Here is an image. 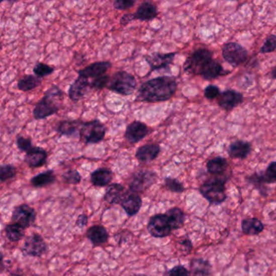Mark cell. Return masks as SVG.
Returning a JSON list of instances; mask_svg holds the SVG:
<instances>
[{
	"label": "cell",
	"instance_id": "1",
	"mask_svg": "<svg viewBox=\"0 0 276 276\" xmlns=\"http://www.w3.org/2000/svg\"><path fill=\"white\" fill-rule=\"evenodd\" d=\"M177 81L173 76L156 77L142 83L139 87L136 102L157 103L166 102L176 94Z\"/></svg>",
	"mask_w": 276,
	"mask_h": 276
},
{
	"label": "cell",
	"instance_id": "2",
	"mask_svg": "<svg viewBox=\"0 0 276 276\" xmlns=\"http://www.w3.org/2000/svg\"><path fill=\"white\" fill-rule=\"evenodd\" d=\"M64 94L60 87L56 84L50 86L44 95L43 98L36 104L34 107V119L42 120L52 115H56L63 102Z\"/></svg>",
	"mask_w": 276,
	"mask_h": 276
},
{
	"label": "cell",
	"instance_id": "3",
	"mask_svg": "<svg viewBox=\"0 0 276 276\" xmlns=\"http://www.w3.org/2000/svg\"><path fill=\"white\" fill-rule=\"evenodd\" d=\"M228 178L216 177L203 183L200 192L210 204L219 205L227 200L226 184Z\"/></svg>",
	"mask_w": 276,
	"mask_h": 276
},
{
	"label": "cell",
	"instance_id": "4",
	"mask_svg": "<svg viewBox=\"0 0 276 276\" xmlns=\"http://www.w3.org/2000/svg\"><path fill=\"white\" fill-rule=\"evenodd\" d=\"M213 59V52L206 48H200L190 54L183 65V70L187 74L200 75L206 66Z\"/></svg>",
	"mask_w": 276,
	"mask_h": 276
},
{
	"label": "cell",
	"instance_id": "5",
	"mask_svg": "<svg viewBox=\"0 0 276 276\" xmlns=\"http://www.w3.org/2000/svg\"><path fill=\"white\" fill-rule=\"evenodd\" d=\"M108 89L123 96H131L137 87V81L133 75L126 71L115 73L110 79Z\"/></svg>",
	"mask_w": 276,
	"mask_h": 276
},
{
	"label": "cell",
	"instance_id": "6",
	"mask_svg": "<svg viewBox=\"0 0 276 276\" xmlns=\"http://www.w3.org/2000/svg\"><path fill=\"white\" fill-rule=\"evenodd\" d=\"M106 128L99 120H93L83 123L79 131V135L87 144L99 143L105 139Z\"/></svg>",
	"mask_w": 276,
	"mask_h": 276
},
{
	"label": "cell",
	"instance_id": "7",
	"mask_svg": "<svg viewBox=\"0 0 276 276\" xmlns=\"http://www.w3.org/2000/svg\"><path fill=\"white\" fill-rule=\"evenodd\" d=\"M222 56L229 64L237 67L247 60L249 54L247 50L241 44L230 42L223 46Z\"/></svg>",
	"mask_w": 276,
	"mask_h": 276
},
{
	"label": "cell",
	"instance_id": "8",
	"mask_svg": "<svg viewBox=\"0 0 276 276\" xmlns=\"http://www.w3.org/2000/svg\"><path fill=\"white\" fill-rule=\"evenodd\" d=\"M148 230L152 237L163 238L170 235L172 229L166 214H156L148 221Z\"/></svg>",
	"mask_w": 276,
	"mask_h": 276
},
{
	"label": "cell",
	"instance_id": "9",
	"mask_svg": "<svg viewBox=\"0 0 276 276\" xmlns=\"http://www.w3.org/2000/svg\"><path fill=\"white\" fill-rule=\"evenodd\" d=\"M157 175L150 170H140L135 172L129 184L130 191L135 193H142L156 182Z\"/></svg>",
	"mask_w": 276,
	"mask_h": 276
},
{
	"label": "cell",
	"instance_id": "10",
	"mask_svg": "<svg viewBox=\"0 0 276 276\" xmlns=\"http://www.w3.org/2000/svg\"><path fill=\"white\" fill-rule=\"evenodd\" d=\"M37 213L34 208L28 204H21L15 208L12 220L15 224H19L24 229H27L35 222Z\"/></svg>",
	"mask_w": 276,
	"mask_h": 276
},
{
	"label": "cell",
	"instance_id": "11",
	"mask_svg": "<svg viewBox=\"0 0 276 276\" xmlns=\"http://www.w3.org/2000/svg\"><path fill=\"white\" fill-rule=\"evenodd\" d=\"M47 249L46 241L39 234L30 235L25 239L22 247L24 255L31 257H41L46 253Z\"/></svg>",
	"mask_w": 276,
	"mask_h": 276
},
{
	"label": "cell",
	"instance_id": "12",
	"mask_svg": "<svg viewBox=\"0 0 276 276\" xmlns=\"http://www.w3.org/2000/svg\"><path fill=\"white\" fill-rule=\"evenodd\" d=\"M150 133L149 127L140 121H134L130 123L125 131V139L131 144L139 143Z\"/></svg>",
	"mask_w": 276,
	"mask_h": 276
},
{
	"label": "cell",
	"instance_id": "13",
	"mask_svg": "<svg viewBox=\"0 0 276 276\" xmlns=\"http://www.w3.org/2000/svg\"><path fill=\"white\" fill-rule=\"evenodd\" d=\"M244 102V96L233 89H227L220 94L218 105L225 111H232Z\"/></svg>",
	"mask_w": 276,
	"mask_h": 276
},
{
	"label": "cell",
	"instance_id": "14",
	"mask_svg": "<svg viewBox=\"0 0 276 276\" xmlns=\"http://www.w3.org/2000/svg\"><path fill=\"white\" fill-rule=\"evenodd\" d=\"M176 55V52L166 54L156 52L145 56V60L149 65L151 71H153L168 67L169 65L172 64Z\"/></svg>",
	"mask_w": 276,
	"mask_h": 276
},
{
	"label": "cell",
	"instance_id": "15",
	"mask_svg": "<svg viewBox=\"0 0 276 276\" xmlns=\"http://www.w3.org/2000/svg\"><path fill=\"white\" fill-rule=\"evenodd\" d=\"M111 67H112V64L108 61L94 62L84 68L79 70L78 71V76L83 77L87 79H94L98 77L104 75L106 71L111 68Z\"/></svg>",
	"mask_w": 276,
	"mask_h": 276
},
{
	"label": "cell",
	"instance_id": "16",
	"mask_svg": "<svg viewBox=\"0 0 276 276\" xmlns=\"http://www.w3.org/2000/svg\"><path fill=\"white\" fill-rule=\"evenodd\" d=\"M89 88H91L89 80L83 77L78 76L69 87V98L73 102H78L87 95Z\"/></svg>",
	"mask_w": 276,
	"mask_h": 276
},
{
	"label": "cell",
	"instance_id": "17",
	"mask_svg": "<svg viewBox=\"0 0 276 276\" xmlns=\"http://www.w3.org/2000/svg\"><path fill=\"white\" fill-rule=\"evenodd\" d=\"M48 153L46 150L39 147H33L26 152L25 162L30 168H39L46 164Z\"/></svg>",
	"mask_w": 276,
	"mask_h": 276
},
{
	"label": "cell",
	"instance_id": "18",
	"mask_svg": "<svg viewBox=\"0 0 276 276\" xmlns=\"http://www.w3.org/2000/svg\"><path fill=\"white\" fill-rule=\"evenodd\" d=\"M142 204L143 202L140 196L137 193L129 191H127L120 204L129 216H134L139 212Z\"/></svg>",
	"mask_w": 276,
	"mask_h": 276
},
{
	"label": "cell",
	"instance_id": "19",
	"mask_svg": "<svg viewBox=\"0 0 276 276\" xmlns=\"http://www.w3.org/2000/svg\"><path fill=\"white\" fill-rule=\"evenodd\" d=\"M251 152V143L245 140H236L231 143L228 148V154L233 159L245 160Z\"/></svg>",
	"mask_w": 276,
	"mask_h": 276
},
{
	"label": "cell",
	"instance_id": "20",
	"mask_svg": "<svg viewBox=\"0 0 276 276\" xmlns=\"http://www.w3.org/2000/svg\"><path fill=\"white\" fill-rule=\"evenodd\" d=\"M160 152V147L157 143H147L138 148L135 157L143 163H148L156 160Z\"/></svg>",
	"mask_w": 276,
	"mask_h": 276
},
{
	"label": "cell",
	"instance_id": "21",
	"mask_svg": "<svg viewBox=\"0 0 276 276\" xmlns=\"http://www.w3.org/2000/svg\"><path fill=\"white\" fill-rule=\"evenodd\" d=\"M158 9L156 5L153 3L146 1L142 3L141 5L138 7L137 10L134 13L135 20L141 21H152L157 17Z\"/></svg>",
	"mask_w": 276,
	"mask_h": 276
},
{
	"label": "cell",
	"instance_id": "22",
	"mask_svg": "<svg viewBox=\"0 0 276 276\" xmlns=\"http://www.w3.org/2000/svg\"><path fill=\"white\" fill-rule=\"evenodd\" d=\"M230 71H225L222 65L218 61L215 60L214 58L206 66L204 71H202L201 76L205 80H214L218 79L219 77L224 76L229 74Z\"/></svg>",
	"mask_w": 276,
	"mask_h": 276
},
{
	"label": "cell",
	"instance_id": "23",
	"mask_svg": "<svg viewBox=\"0 0 276 276\" xmlns=\"http://www.w3.org/2000/svg\"><path fill=\"white\" fill-rule=\"evenodd\" d=\"M127 191L125 187L119 183H113L106 189L104 200L110 204H119L122 203Z\"/></svg>",
	"mask_w": 276,
	"mask_h": 276
},
{
	"label": "cell",
	"instance_id": "24",
	"mask_svg": "<svg viewBox=\"0 0 276 276\" xmlns=\"http://www.w3.org/2000/svg\"><path fill=\"white\" fill-rule=\"evenodd\" d=\"M87 239L95 246H100L108 241L109 233L106 228L102 225H94L87 229L86 233Z\"/></svg>",
	"mask_w": 276,
	"mask_h": 276
},
{
	"label": "cell",
	"instance_id": "25",
	"mask_svg": "<svg viewBox=\"0 0 276 276\" xmlns=\"http://www.w3.org/2000/svg\"><path fill=\"white\" fill-rule=\"evenodd\" d=\"M83 123L79 120H63L61 121L57 125L56 131L60 135L66 137H71L80 131L81 127Z\"/></svg>",
	"mask_w": 276,
	"mask_h": 276
},
{
	"label": "cell",
	"instance_id": "26",
	"mask_svg": "<svg viewBox=\"0 0 276 276\" xmlns=\"http://www.w3.org/2000/svg\"><path fill=\"white\" fill-rule=\"evenodd\" d=\"M91 182L95 187H104L108 186L113 179L112 171L107 168H100L91 172Z\"/></svg>",
	"mask_w": 276,
	"mask_h": 276
},
{
	"label": "cell",
	"instance_id": "27",
	"mask_svg": "<svg viewBox=\"0 0 276 276\" xmlns=\"http://www.w3.org/2000/svg\"><path fill=\"white\" fill-rule=\"evenodd\" d=\"M241 230L247 236H257L264 230V224L259 219L249 217L242 220Z\"/></svg>",
	"mask_w": 276,
	"mask_h": 276
},
{
	"label": "cell",
	"instance_id": "28",
	"mask_svg": "<svg viewBox=\"0 0 276 276\" xmlns=\"http://www.w3.org/2000/svg\"><path fill=\"white\" fill-rule=\"evenodd\" d=\"M207 170L213 175H222L229 167V162L222 156L212 158L207 162Z\"/></svg>",
	"mask_w": 276,
	"mask_h": 276
},
{
	"label": "cell",
	"instance_id": "29",
	"mask_svg": "<svg viewBox=\"0 0 276 276\" xmlns=\"http://www.w3.org/2000/svg\"><path fill=\"white\" fill-rule=\"evenodd\" d=\"M55 181H56V176L54 174V170L51 169L38 173L36 176H33L30 180L32 186L37 188H42V187L51 185Z\"/></svg>",
	"mask_w": 276,
	"mask_h": 276
},
{
	"label": "cell",
	"instance_id": "30",
	"mask_svg": "<svg viewBox=\"0 0 276 276\" xmlns=\"http://www.w3.org/2000/svg\"><path fill=\"white\" fill-rule=\"evenodd\" d=\"M166 216L170 223L172 230L181 229L185 223L186 215L181 208H172L167 211Z\"/></svg>",
	"mask_w": 276,
	"mask_h": 276
},
{
	"label": "cell",
	"instance_id": "31",
	"mask_svg": "<svg viewBox=\"0 0 276 276\" xmlns=\"http://www.w3.org/2000/svg\"><path fill=\"white\" fill-rule=\"evenodd\" d=\"M191 272L195 276H209L212 271V265L207 260L195 258L191 261Z\"/></svg>",
	"mask_w": 276,
	"mask_h": 276
},
{
	"label": "cell",
	"instance_id": "32",
	"mask_svg": "<svg viewBox=\"0 0 276 276\" xmlns=\"http://www.w3.org/2000/svg\"><path fill=\"white\" fill-rule=\"evenodd\" d=\"M42 84V79L37 75H26L17 82V88L22 91H29L35 89Z\"/></svg>",
	"mask_w": 276,
	"mask_h": 276
},
{
	"label": "cell",
	"instance_id": "33",
	"mask_svg": "<svg viewBox=\"0 0 276 276\" xmlns=\"http://www.w3.org/2000/svg\"><path fill=\"white\" fill-rule=\"evenodd\" d=\"M25 229L23 227L15 223L8 224L5 228L7 238L12 242L21 241L25 237Z\"/></svg>",
	"mask_w": 276,
	"mask_h": 276
},
{
	"label": "cell",
	"instance_id": "34",
	"mask_svg": "<svg viewBox=\"0 0 276 276\" xmlns=\"http://www.w3.org/2000/svg\"><path fill=\"white\" fill-rule=\"evenodd\" d=\"M247 181L249 184H251L253 187H255L256 189L259 191L260 193L262 196H266L264 192H266V183L264 182L262 180V175L261 173L254 172L251 176H248Z\"/></svg>",
	"mask_w": 276,
	"mask_h": 276
},
{
	"label": "cell",
	"instance_id": "35",
	"mask_svg": "<svg viewBox=\"0 0 276 276\" xmlns=\"http://www.w3.org/2000/svg\"><path fill=\"white\" fill-rule=\"evenodd\" d=\"M262 180L266 184H274L276 182V161H272L266 167L264 172H261Z\"/></svg>",
	"mask_w": 276,
	"mask_h": 276
},
{
	"label": "cell",
	"instance_id": "36",
	"mask_svg": "<svg viewBox=\"0 0 276 276\" xmlns=\"http://www.w3.org/2000/svg\"><path fill=\"white\" fill-rule=\"evenodd\" d=\"M17 175V168L13 164H3L0 167V180L1 182L10 180Z\"/></svg>",
	"mask_w": 276,
	"mask_h": 276
},
{
	"label": "cell",
	"instance_id": "37",
	"mask_svg": "<svg viewBox=\"0 0 276 276\" xmlns=\"http://www.w3.org/2000/svg\"><path fill=\"white\" fill-rule=\"evenodd\" d=\"M54 71V67H50L49 65L43 63V62H38L34 67V74L41 79L51 75Z\"/></svg>",
	"mask_w": 276,
	"mask_h": 276
},
{
	"label": "cell",
	"instance_id": "38",
	"mask_svg": "<svg viewBox=\"0 0 276 276\" xmlns=\"http://www.w3.org/2000/svg\"><path fill=\"white\" fill-rule=\"evenodd\" d=\"M164 184L168 191L174 192V193H182L185 191V187L183 186L182 183L176 178H172V177L168 176L164 179Z\"/></svg>",
	"mask_w": 276,
	"mask_h": 276
},
{
	"label": "cell",
	"instance_id": "39",
	"mask_svg": "<svg viewBox=\"0 0 276 276\" xmlns=\"http://www.w3.org/2000/svg\"><path fill=\"white\" fill-rule=\"evenodd\" d=\"M276 51V35L271 34L268 36L260 48L259 52L261 54L275 52Z\"/></svg>",
	"mask_w": 276,
	"mask_h": 276
},
{
	"label": "cell",
	"instance_id": "40",
	"mask_svg": "<svg viewBox=\"0 0 276 276\" xmlns=\"http://www.w3.org/2000/svg\"><path fill=\"white\" fill-rule=\"evenodd\" d=\"M65 182L70 185H78L81 181V175L75 169H70L62 175Z\"/></svg>",
	"mask_w": 276,
	"mask_h": 276
},
{
	"label": "cell",
	"instance_id": "41",
	"mask_svg": "<svg viewBox=\"0 0 276 276\" xmlns=\"http://www.w3.org/2000/svg\"><path fill=\"white\" fill-rule=\"evenodd\" d=\"M110 79H111V77H110V75H104L93 79L90 82L91 89L102 90L104 87H108Z\"/></svg>",
	"mask_w": 276,
	"mask_h": 276
},
{
	"label": "cell",
	"instance_id": "42",
	"mask_svg": "<svg viewBox=\"0 0 276 276\" xmlns=\"http://www.w3.org/2000/svg\"><path fill=\"white\" fill-rule=\"evenodd\" d=\"M16 143H17L18 149L24 152H29V150L34 147L33 143H32L31 139L24 137L22 135L17 136Z\"/></svg>",
	"mask_w": 276,
	"mask_h": 276
},
{
	"label": "cell",
	"instance_id": "43",
	"mask_svg": "<svg viewBox=\"0 0 276 276\" xmlns=\"http://www.w3.org/2000/svg\"><path fill=\"white\" fill-rule=\"evenodd\" d=\"M220 94L221 93L220 87L213 84H210L204 89V97L209 101H213L216 98H220Z\"/></svg>",
	"mask_w": 276,
	"mask_h": 276
},
{
	"label": "cell",
	"instance_id": "44",
	"mask_svg": "<svg viewBox=\"0 0 276 276\" xmlns=\"http://www.w3.org/2000/svg\"><path fill=\"white\" fill-rule=\"evenodd\" d=\"M135 5V0H116L113 4V6L116 10L124 11L131 9Z\"/></svg>",
	"mask_w": 276,
	"mask_h": 276
},
{
	"label": "cell",
	"instance_id": "45",
	"mask_svg": "<svg viewBox=\"0 0 276 276\" xmlns=\"http://www.w3.org/2000/svg\"><path fill=\"white\" fill-rule=\"evenodd\" d=\"M165 276H191V273L185 266L179 265L168 270Z\"/></svg>",
	"mask_w": 276,
	"mask_h": 276
},
{
	"label": "cell",
	"instance_id": "46",
	"mask_svg": "<svg viewBox=\"0 0 276 276\" xmlns=\"http://www.w3.org/2000/svg\"><path fill=\"white\" fill-rule=\"evenodd\" d=\"M135 16L131 13H127L123 15V17H121L120 24L123 26H126L129 23H131V21H135Z\"/></svg>",
	"mask_w": 276,
	"mask_h": 276
},
{
	"label": "cell",
	"instance_id": "47",
	"mask_svg": "<svg viewBox=\"0 0 276 276\" xmlns=\"http://www.w3.org/2000/svg\"><path fill=\"white\" fill-rule=\"evenodd\" d=\"M87 221H88V218H87V215L82 214L79 216V217L76 220V226L79 227V228H83L87 225Z\"/></svg>",
	"mask_w": 276,
	"mask_h": 276
},
{
	"label": "cell",
	"instance_id": "48",
	"mask_svg": "<svg viewBox=\"0 0 276 276\" xmlns=\"http://www.w3.org/2000/svg\"><path fill=\"white\" fill-rule=\"evenodd\" d=\"M270 75H271V76L273 77L274 79H276V66L274 67V68L272 69Z\"/></svg>",
	"mask_w": 276,
	"mask_h": 276
},
{
	"label": "cell",
	"instance_id": "49",
	"mask_svg": "<svg viewBox=\"0 0 276 276\" xmlns=\"http://www.w3.org/2000/svg\"><path fill=\"white\" fill-rule=\"evenodd\" d=\"M10 276H21L19 274H12Z\"/></svg>",
	"mask_w": 276,
	"mask_h": 276
},
{
	"label": "cell",
	"instance_id": "50",
	"mask_svg": "<svg viewBox=\"0 0 276 276\" xmlns=\"http://www.w3.org/2000/svg\"><path fill=\"white\" fill-rule=\"evenodd\" d=\"M133 276H147V275H145V274H137V275H133Z\"/></svg>",
	"mask_w": 276,
	"mask_h": 276
}]
</instances>
